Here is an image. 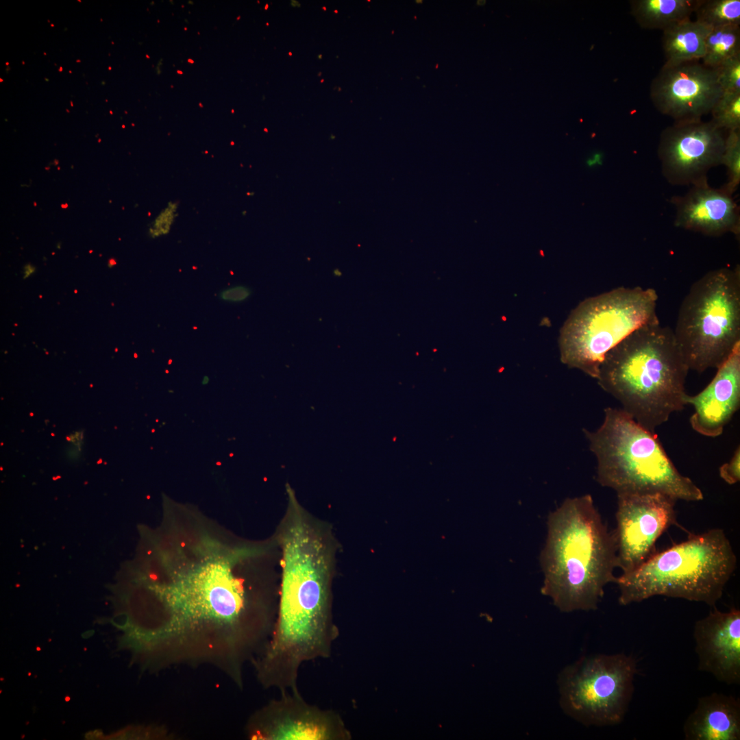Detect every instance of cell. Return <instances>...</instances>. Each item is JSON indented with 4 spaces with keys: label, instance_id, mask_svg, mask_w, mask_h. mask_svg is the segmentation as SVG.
Here are the masks:
<instances>
[{
    "label": "cell",
    "instance_id": "cell-9",
    "mask_svg": "<svg viewBox=\"0 0 740 740\" xmlns=\"http://www.w3.org/2000/svg\"><path fill=\"white\" fill-rule=\"evenodd\" d=\"M637 672V661L632 655L582 656L558 675L560 706L586 726L618 724L628 711Z\"/></svg>",
    "mask_w": 740,
    "mask_h": 740
},
{
    "label": "cell",
    "instance_id": "cell-27",
    "mask_svg": "<svg viewBox=\"0 0 740 740\" xmlns=\"http://www.w3.org/2000/svg\"><path fill=\"white\" fill-rule=\"evenodd\" d=\"M251 294L249 288L244 285H238L223 290L219 294V297L225 301L238 303L247 299Z\"/></svg>",
    "mask_w": 740,
    "mask_h": 740
},
{
    "label": "cell",
    "instance_id": "cell-29",
    "mask_svg": "<svg viewBox=\"0 0 740 740\" xmlns=\"http://www.w3.org/2000/svg\"><path fill=\"white\" fill-rule=\"evenodd\" d=\"M116 264V260L114 258H110L108 260V265L109 267H112Z\"/></svg>",
    "mask_w": 740,
    "mask_h": 740
},
{
    "label": "cell",
    "instance_id": "cell-13",
    "mask_svg": "<svg viewBox=\"0 0 740 740\" xmlns=\"http://www.w3.org/2000/svg\"><path fill=\"white\" fill-rule=\"evenodd\" d=\"M722 94L716 70L699 61L663 64L650 88L655 108L674 123L702 120Z\"/></svg>",
    "mask_w": 740,
    "mask_h": 740
},
{
    "label": "cell",
    "instance_id": "cell-33",
    "mask_svg": "<svg viewBox=\"0 0 740 740\" xmlns=\"http://www.w3.org/2000/svg\"><path fill=\"white\" fill-rule=\"evenodd\" d=\"M322 8H323V9L324 10H326V8H325V7H323Z\"/></svg>",
    "mask_w": 740,
    "mask_h": 740
},
{
    "label": "cell",
    "instance_id": "cell-28",
    "mask_svg": "<svg viewBox=\"0 0 740 740\" xmlns=\"http://www.w3.org/2000/svg\"><path fill=\"white\" fill-rule=\"evenodd\" d=\"M35 271H36L35 267H34L31 264H26L23 268V278L26 279V278H29V276H31L35 272Z\"/></svg>",
    "mask_w": 740,
    "mask_h": 740
},
{
    "label": "cell",
    "instance_id": "cell-25",
    "mask_svg": "<svg viewBox=\"0 0 740 740\" xmlns=\"http://www.w3.org/2000/svg\"><path fill=\"white\" fill-rule=\"evenodd\" d=\"M178 201H170L167 206L156 217L149 228V234L157 238L168 234L173 225L178 212Z\"/></svg>",
    "mask_w": 740,
    "mask_h": 740
},
{
    "label": "cell",
    "instance_id": "cell-24",
    "mask_svg": "<svg viewBox=\"0 0 740 740\" xmlns=\"http://www.w3.org/2000/svg\"><path fill=\"white\" fill-rule=\"evenodd\" d=\"M723 92H740V55L715 69Z\"/></svg>",
    "mask_w": 740,
    "mask_h": 740
},
{
    "label": "cell",
    "instance_id": "cell-2",
    "mask_svg": "<svg viewBox=\"0 0 740 740\" xmlns=\"http://www.w3.org/2000/svg\"><path fill=\"white\" fill-rule=\"evenodd\" d=\"M288 491V505L274 533L280 553L276 619L267 643L251 663L258 682L280 693L299 691L301 665L330 658L340 634L333 615L338 542L330 524Z\"/></svg>",
    "mask_w": 740,
    "mask_h": 740
},
{
    "label": "cell",
    "instance_id": "cell-19",
    "mask_svg": "<svg viewBox=\"0 0 740 740\" xmlns=\"http://www.w3.org/2000/svg\"><path fill=\"white\" fill-rule=\"evenodd\" d=\"M701 0H632L630 13L644 29H661L690 18Z\"/></svg>",
    "mask_w": 740,
    "mask_h": 740
},
{
    "label": "cell",
    "instance_id": "cell-17",
    "mask_svg": "<svg viewBox=\"0 0 740 740\" xmlns=\"http://www.w3.org/2000/svg\"><path fill=\"white\" fill-rule=\"evenodd\" d=\"M683 732L687 740H739V699L720 693L700 698Z\"/></svg>",
    "mask_w": 740,
    "mask_h": 740
},
{
    "label": "cell",
    "instance_id": "cell-22",
    "mask_svg": "<svg viewBox=\"0 0 740 740\" xmlns=\"http://www.w3.org/2000/svg\"><path fill=\"white\" fill-rule=\"evenodd\" d=\"M722 164L727 170L728 180L721 188L730 195L737 190L740 182V130L728 131L725 138Z\"/></svg>",
    "mask_w": 740,
    "mask_h": 740
},
{
    "label": "cell",
    "instance_id": "cell-20",
    "mask_svg": "<svg viewBox=\"0 0 740 740\" xmlns=\"http://www.w3.org/2000/svg\"><path fill=\"white\" fill-rule=\"evenodd\" d=\"M739 55V25L714 27L706 37L702 63L709 68L716 69L728 60Z\"/></svg>",
    "mask_w": 740,
    "mask_h": 740
},
{
    "label": "cell",
    "instance_id": "cell-12",
    "mask_svg": "<svg viewBox=\"0 0 740 740\" xmlns=\"http://www.w3.org/2000/svg\"><path fill=\"white\" fill-rule=\"evenodd\" d=\"M726 136L711 121L674 123L661 134L658 156L663 175L671 185L691 186L707 180L722 164Z\"/></svg>",
    "mask_w": 740,
    "mask_h": 740
},
{
    "label": "cell",
    "instance_id": "cell-1",
    "mask_svg": "<svg viewBox=\"0 0 740 740\" xmlns=\"http://www.w3.org/2000/svg\"><path fill=\"white\" fill-rule=\"evenodd\" d=\"M167 573L139 578L125 598L123 643L145 667L208 664L243 688L247 664L275 624L280 573L265 541L221 543L208 534ZM181 546V545H180Z\"/></svg>",
    "mask_w": 740,
    "mask_h": 740
},
{
    "label": "cell",
    "instance_id": "cell-34",
    "mask_svg": "<svg viewBox=\"0 0 740 740\" xmlns=\"http://www.w3.org/2000/svg\"><path fill=\"white\" fill-rule=\"evenodd\" d=\"M288 54H289V56H291V55H292V53H291V52H289V53H288Z\"/></svg>",
    "mask_w": 740,
    "mask_h": 740
},
{
    "label": "cell",
    "instance_id": "cell-26",
    "mask_svg": "<svg viewBox=\"0 0 740 740\" xmlns=\"http://www.w3.org/2000/svg\"><path fill=\"white\" fill-rule=\"evenodd\" d=\"M719 476L727 484H735L740 480V449L735 450L728 463L719 467Z\"/></svg>",
    "mask_w": 740,
    "mask_h": 740
},
{
    "label": "cell",
    "instance_id": "cell-37",
    "mask_svg": "<svg viewBox=\"0 0 740 740\" xmlns=\"http://www.w3.org/2000/svg\"><path fill=\"white\" fill-rule=\"evenodd\" d=\"M323 81H324L323 79H321V82H323Z\"/></svg>",
    "mask_w": 740,
    "mask_h": 740
},
{
    "label": "cell",
    "instance_id": "cell-7",
    "mask_svg": "<svg viewBox=\"0 0 740 740\" xmlns=\"http://www.w3.org/2000/svg\"><path fill=\"white\" fill-rule=\"evenodd\" d=\"M689 370L717 369L740 344V267L710 271L684 297L675 328Z\"/></svg>",
    "mask_w": 740,
    "mask_h": 740
},
{
    "label": "cell",
    "instance_id": "cell-4",
    "mask_svg": "<svg viewBox=\"0 0 740 740\" xmlns=\"http://www.w3.org/2000/svg\"><path fill=\"white\" fill-rule=\"evenodd\" d=\"M689 371L673 330L658 320L637 329L608 352L596 379L624 411L655 433L687 405Z\"/></svg>",
    "mask_w": 740,
    "mask_h": 740
},
{
    "label": "cell",
    "instance_id": "cell-15",
    "mask_svg": "<svg viewBox=\"0 0 740 740\" xmlns=\"http://www.w3.org/2000/svg\"><path fill=\"white\" fill-rule=\"evenodd\" d=\"M711 382L695 395H687L686 404L694 408L691 428L708 437L723 433L740 405V344L717 369Z\"/></svg>",
    "mask_w": 740,
    "mask_h": 740
},
{
    "label": "cell",
    "instance_id": "cell-23",
    "mask_svg": "<svg viewBox=\"0 0 740 740\" xmlns=\"http://www.w3.org/2000/svg\"><path fill=\"white\" fill-rule=\"evenodd\" d=\"M711 121L728 131L740 129V92H723L713 107Z\"/></svg>",
    "mask_w": 740,
    "mask_h": 740
},
{
    "label": "cell",
    "instance_id": "cell-30",
    "mask_svg": "<svg viewBox=\"0 0 740 740\" xmlns=\"http://www.w3.org/2000/svg\"><path fill=\"white\" fill-rule=\"evenodd\" d=\"M334 275L335 276H337V277H338V276H340V275H341V273L340 271H338V270H337V269H336V270H334Z\"/></svg>",
    "mask_w": 740,
    "mask_h": 740
},
{
    "label": "cell",
    "instance_id": "cell-3",
    "mask_svg": "<svg viewBox=\"0 0 740 740\" xmlns=\"http://www.w3.org/2000/svg\"><path fill=\"white\" fill-rule=\"evenodd\" d=\"M539 562L541 593L560 611L597 609L616 581L617 543L590 495L567 498L549 514Z\"/></svg>",
    "mask_w": 740,
    "mask_h": 740
},
{
    "label": "cell",
    "instance_id": "cell-14",
    "mask_svg": "<svg viewBox=\"0 0 740 740\" xmlns=\"http://www.w3.org/2000/svg\"><path fill=\"white\" fill-rule=\"evenodd\" d=\"M693 628L698 669L727 684L740 683V610L715 606Z\"/></svg>",
    "mask_w": 740,
    "mask_h": 740
},
{
    "label": "cell",
    "instance_id": "cell-21",
    "mask_svg": "<svg viewBox=\"0 0 740 740\" xmlns=\"http://www.w3.org/2000/svg\"><path fill=\"white\" fill-rule=\"evenodd\" d=\"M694 13L695 21L712 28L740 25V0H701Z\"/></svg>",
    "mask_w": 740,
    "mask_h": 740
},
{
    "label": "cell",
    "instance_id": "cell-35",
    "mask_svg": "<svg viewBox=\"0 0 740 740\" xmlns=\"http://www.w3.org/2000/svg\"><path fill=\"white\" fill-rule=\"evenodd\" d=\"M334 12L335 13H337V12H338V11H337V10H334Z\"/></svg>",
    "mask_w": 740,
    "mask_h": 740
},
{
    "label": "cell",
    "instance_id": "cell-10",
    "mask_svg": "<svg viewBox=\"0 0 740 740\" xmlns=\"http://www.w3.org/2000/svg\"><path fill=\"white\" fill-rule=\"evenodd\" d=\"M617 497V563L626 575L653 555L658 539L677 524V500L661 493H619Z\"/></svg>",
    "mask_w": 740,
    "mask_h": 740
},
{
    "label": "cell",
    "instance_id": "cell-16",
    "mask_svg": "<svg viewBox=\"0 0 740 740\" xmlns=\"http://www.w3.org/2000/svg\"><path fill=\"white\" fill-rule=\"evenodd\" d=\"M674 224L710 236L740 234L739 209L726 191L710 186L707 180L691 186L683 195L671 197Z\"/></svg>",
    "mask_w": 740,
    "mask_h": 740
},
{
    "label": "cell",
    "instance_id": "cell-6",
    "mask_svg": "<svg viewBox=\"0 0 740 740\" xmlns=\"http://www.w3.org/2000/svg\"><path fill=\"white\" fill-rule=\"evenodd\" d=\"M597 458L596 480L619 493H661L676 500H702L700 489L682 475L654 432L622 409L607 408L601 426L584 430Z\"/></svg>",
    "mask_w": 740,
    "mask_h": 740
},
{
    "label": "cell",
    "instance_id": "cell-8",
    "mask_svg": "<svg viewBox=\"0 0 740 740\" xmlns=\"http://www.w3.org/2000/svg\"><path fill=\"white\" fill-rule=\"evenodd\" d=\"M652 288L618 287L581 301L560 329V360L597 378L607 353L640 327L658 320Z\"/></svg>",
    "mask_w": 740,
    "mask_h": 740
},
{
    "label": "cell",
    "instance_id": "cell-18",
    "mask_svg": "<svg viewBox=\"0 0 740 740\" xmlns=\"http://www.w3.org/2000/svg\"><path fill=\"white\" fill-rule=\"evenodd\" d=\"M712 29L706 24L689 18L663 30L664 65L673 66L702 60L706 39Z\"/></svg>",
    "mask_w": 740,
    "mask_h": 740
},
{
    "label": "cell",
    "instance_id": "cell-11",
    "mask_svg": "<svg viewBox=\"0 0 740 740\" xmlns=\"http://www.w3.org/2000/svg\"><path fill=\"white\" fill-rule=\"evenodd\" d=\"M254 740H349L340 714L308 702L298 691L281 693L254 712L246 725Z\"/></svg>",
    "mask_w": 740,
    "mask_h": 740
},
{
    "label": "cell",
    "instance_id": "cell-5",
    "mask_svg": "<svg viewBox=\"0 0 740 740\" xmlns=\"http://www.w3.org/2000/svg\"><path fill=\"white\" fill-rule=\"evenodd\" d=\"M737 562L722 529L690 534L685 541L652 555L634 571L617 577L618 602L626 606L662 595L714 607Z\"/></svg>",
    "mask_w": 740,
    "mask_h": 740
},
{
    "label": "cell",
    "instance_id": "cell-31",
    "mask_svg": "<svg viewBox=\"0 0 740 740\" xmlns=\"http://www.w3.org/2000/svg\"><path fill=\"white\" fill-rule=\"evenodd\" d=\"M317 57H318V58H319V59H321V58H322V55H321V54H320V55H319V56H318Z\"/></svg>",
    "mask_w": 740,
    "mask_h": 740
},
{
    "label": "cell",
    "instance_id": "cell-32",
    "mask_svg": "<svg viewBox=\"0 0 740 740\" xmlns=\"http://www.w3.org/2000/svg\"><path fill=\"white\" fill-rule=\"evenodd\" d=\"M416 2L418 3H421L423 1H416Z\"/></svg>",
    "mask_w": 740,
    "mask_h": 740
},
{
    "label": "cell",
    "instance_id": "cell-36",
    "mask_svg": "<svg viewBox=\"0 0 740 740\" xmlns=\"http://www.w3.org/2000/svg\"><path fill=\"white\" fill-rule=\"evenodd\" d=\"M321 73H319L318 75H319V76H320V75H321Z\"/></svg>",
    "mask_w": 740,
    "mask_h": 740
}]
</instances>
